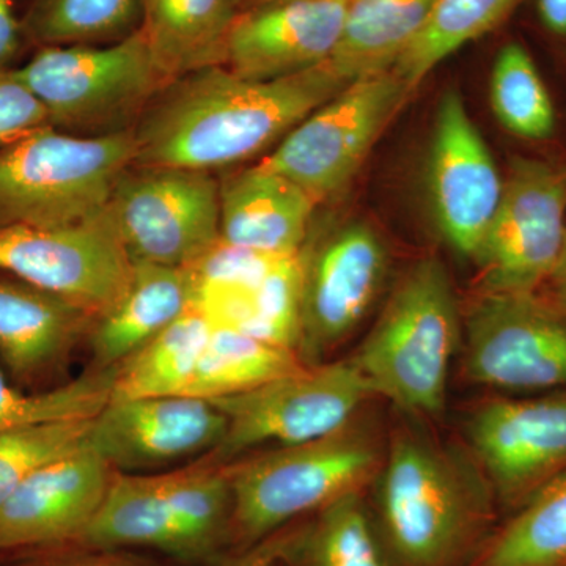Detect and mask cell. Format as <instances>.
<instances>
[{
    "mask_svg": "<svg viewBox=\"0 0 566 566\" xmlns=\"http://www.w3.org/2000/svg\"><path fill=\"white\" fill-rule=\"evenodd\" d=\"M349 82L329 63L273 81L238 76L223 65L167 82L134 129V166L212 172L279 144Z\"/></svg>",
    "mask_w": 566,
    "mask_h": 566,
    "instance_id": "obj_1",
    "label": "cell"
},
{
    "mask_svg": "<svg viewBox=\"0 0 566 566\" xmlns=\"http://www.w3.org/2000/svg\"><path fill=\"white\" fill-rule=\"evenodd\" d=\"M371 486L392 566H461L490 538L497 502L468 449L398 428Z\"/></svg>",
    "mask_w": 566,
    "mask_h": 566,
    "instance_id": "obj_2",
    "label": "cell"
},
{
    "mask_svg": "<svg viewBox=\"0 0 566 566\" xmlns=\"http://www.w3.org/2000/svg\"><path fill=\"white\" fill-rule=\"evenodd\" d=\"M463 342V316L441 260L412 264L378 322L349 359L375 397L412 417L444 412L450 367Z\"/></svg>",
    "mask_w": 566,
    "mask_h": 566,
    "instance_id": "obj_3",
    "label": "cell"
},
{
    "mask_svg": "<svg viewBox=\"0 0 566 566\" xmlns=\"http://www.w3.org/2000/svg\"><path fill=\"white\" fill-rule=\"evenodd\" d=\"M385 453L378 430L357 415L323 438L249 458L227 471L233 527L252 546L294 517L363 493Z\"/></svg>",
    "mask_w": 566,
    "mask_h": 566,
    "instance_id": "obj_4",
    "label": "cell"
},
{
    "mask_svg": "<svg viewBox=\"0 0 566 566\" xmlns=\"http://www.w3.org/2000/svg\"><path fill=\"white\" fill-rule=\"evenodd\" d=\"M134 129L77 136L46 126L0 150V227H62L99 218L136 164Z\"/></svg>",
    "mask_w": 566,
    "mask_h": 566,
    "instance_id": "obj_5",
    "label": "cell"
},
{
    "mask_svg": "<svg viewBox=\"0 0 566 566\" xmlns=\"http://www.w3.org/2000/svg\"><path fill=\"white\" fill-rule=\"evenodd\" d=\"M59 132L103 136L123 132L167 82L147 36L137 29L109 46H46L14 69Z\"/></svg>",
    "mask_w": 566,
    "mask_h": 566,
    "instance_id": "obj_6",
    "label": "cell"
},
{
    "mask_svg": "<svg viewBox=\"0 0 566 566\" xmlns=\"http://www.w3.org/2000/svg\"><path fill=\"white\" fill-rule=\"evenodd\" d=\"M461 371L501 392L566 390V307L549 294L479 293L463 318Z\"/></svg>",
    "mask_w": 566,
    "mask_h": 566,
    "instance_id": "obj_7",
    "label": "cell"
},
{
    "mask_svg": "<svg viewBox=\"0 0 566 566\" xmlns=\"http://www.w3.org/2000/svg\"><path fill=\"white\" fill-rule=\"evenodd\" d=\"M374 397L346 357L304 365L249 392L212 400L227 419L212 460L223 463L264 444L289 447L323 438L352 422Z\"/></svg>",
    "mask_w": 566,
    "mask_h": 566,
    "instance_id": "obj_8",
    "label": "cell"
},
{
    "mask_svg": "<svg viewBox=\"0 0 566 566\" xmlns=\"http://www.w3.org/2000/svg\"><path fill=\"white\" fill-rule=\"evenodd\" d=\"M411 93L392 69L354 80L294 126L260 164L324 202L352 182Z\"/></svg>",
    "mask_w": 566,
    "mask_h": 566,
    "instance_id": "obj_9",
    "label": "cell"
},
{
    "mask_svg": "<svg viewBox=\"0 0 566 566\" xmlns=\"http://www.w3.org/2000/svg\"><path fill=\"white\" fill-rule=\"evenodd\" d=\"M107 211L133 263L188 268L219 240L221 185L202 170L132 166Z\"/></svg>",
    "mask_w": 566,
    "mask_h": 566,
    "instance_id": "obj_10",
    "label": "cell"
},
{
    "mask_svg": "<svg viewBox=\"0 0 566 566\" xmlns=\"http://www.w3.org/2000/svg\"><path fill=\"white\" fill-rule=\"evenodd\" d=\"M566 240V172L513 158L493 222L474 262L479 293H534L545 286Z\"/></svg>",
    "mask_w": 566,
    "mask_h": 566,
    "instance_id": "obj_11",
    "label": "cell"
},
{
    "mask_svg": "<svg viewBox=\"0 0 566 566\" xmlns=\"http://www.w3.org/2000/svg\"><path fill=\"white\" fill-rule=\"evenodd\" d=\"M133 268L109 211L73 226L0 227V273L61 296L95 319L120 300Z\"/></svg>",
    "mask_w": 566,
    "mask_h": 566,
    "instance_id": "obj_12",
    "label": "cell"
},
{
    "mask_svg": "<svg viewBox=\"0 0 566 566\" xmlns=\"http://www.w3.org/2000/svg\"><path fill=\"white\" fill-rule=\"evenodd\" d=\"M465 438L495 502L515 512L566 472V390L488 398L469 417Z\"/></svg>",
    "mask_w": 566,
    "mask_h": 566,
    "instance_id": "obj_13",
    "label": "cell"
},
{
    "mask_svg": "<svg viewBox=\"0 0 566 566\" xmlns=\"http://www.w3.org/2000/svg\"><path fill=\"white\" fill-rule=\"evenodd\" d=\"M300 340L304 365L327 356L357 329L385 285L389 253L365 222H348L304 244Z\"/></svg>",
    "mask_w": 566,
    "mask_h": 566,
    "instance_id": "obj_14",
    "label": "cell"
},
{
    "mask_svg": "<svg viewBox=\"0 0 566 566\" xmlns=\"http://www.w3.org/2000/svg\"><path fill=\"white\" fill-rule=\"evenodd\" d=\"M504 180L463 96L446 92L428 158V197L442 240L461 256L475 260L501 203Z\"/></svg>",
    "mask_w": 566,
    "mask_h": 566,
    "instance_id": "obj_15",
    "label": "cell"
},
{
    "mask_svg": "<svg viewBox=\"0 0 566 566\" xmlns=\"http://www.w3.org/2000/svg\"><path fill=\"white\" fill-rule=\"evenodd\" d=\"M226 416L211 401L188 395L111 400L93 417L88 446L111 468L145 471L214 450Z\"/></svg>",
    "mask_w": 566,
    "mask_h": 566,
    "instance_id": "obj_16",
    "label": "cell"
},
{
    "mask_svg": "<svg viewBox=\"0 0 566 566\" xmlns=\"http://www.w3.org/2000/svg\"><path fill=\"white\" fill-rule=\"evenodd\" d=\"M354 0H274L240 11L222 65L252 81H273L329 61Z\"/></svg>",
    "mask_w": 566,
    "mask_h": 566,
    "instance_id": "obj_17",
    "label": "cell"
},
{
    "mask_svg": "<svg viewBox=\"0 0 566 566\" xmlns=\"http://www.w3.org/2000/svg\"><path fill=\"white\" fill-rule=\"evenodd\" d=\"M114 474L91 446L41 469L0 505V553L82 539Z\"/></svg>",
    "mask_w": 566,
    "mask_h": 566,
    "instance_id": "obj_18",
    "label": "cell"
},
{
    "mask_svg": "<svg viewBox=\"0 0 566 566\" xmlns=\"http://www.w3.org/2000/svg\"><path fill=\"white\" fill-rule=\"evenodd\" d=\"M92 318L61 296L0 273V359L22 385L61 370Z\"/></svg>",
    "mask_w": 566,
    "mask_h": 566,
    "instance_id": "obj_19",
    "label": "cell"
},
{
    "mask_svg": "<svg viewBox=\"0 0 566 566\" xmlns=\"http://www.w3.org/2000/svg\"><path fill=\"white\" fill-rule=\"evenodd\" d=\"M315 207L296 182L256 164L221 186L219 237L251 251L293 255L307 241Z\"/></svg>",
    "mask_w": 566,
    "mask_h": 566,
    "instance_id": "obj_20",
    "label": "cell"
},
{
    "mask_svg": "<svg viewBox=\"0 0 566 566\" xmlns=\"http://www.w3.org/2000/svg\"><path fill=\"white\" fill-rule=\"evenodd\" d=\"M189 268L134 263L132 281L91 334L93 368L120 367L196 304Z\"/></svg>",
    "mask_w": 566,
    "mask_h": 566,
    "instance_id": "obj_21",
    "label": "cell"
},
{
    "mask_svg": "<svg viewBox=\"0 0 566 566\" xmlns=\"http://www.w3.org/2000/svg\"><path fill=\"white\" fill-rule=\"evenodd\" d=\"M142 32L167 80L222 65L241 0H140Z\"/></svg>",
    "mask_w": 566,
    "mask_h": 566,
    "instance_id": "obj_22",
    "label": "cell"
},
{
    "mask_svg": "<svg viewBox=\"0 0 566 566\" xmlns=\"http://www.w3.org/2000/svg\"><path fill=\"white\" fill-rule=\"evenodd\" d=\"M81 542L103 549L153 547L172 556L193 558L164 494L161 476L114 474Z\"/></svg>",
    "mask_w": 566,
    "mask_h": 566,
    "instance_id": "obj_23",
    "label": "cell"
},
{
    "mask_svg": "<svg viewBox=\"0 0 566 566\" xmlns=\"http://www.w3.org/2000/svg\"><path fill=\"white\" fill-rule=\"evenodd\" d=\"M433 6L434 0H354L327 63L348 82L392 69Z\"/></svg>",
    "mask_w": 566,
    "mask_h": 566,
    "instance_id": "obj_24",
    "label": "cell"
},
{
    "mask_svg": "<svg viewBox=\"0 0 566 566\" xmlns=\"http://www.w3.org/2000/svg\"><path fill=\"white\" fill-rule=\"evenodd\" d=\"M211 323L196 304L117 368L111 400L185 395Z\"/></svg>",
    "mask_w": 566,
    "mask_h": 566,
    "instance_id": "obj_25",
    "label": "cell"
},
{
    "mask_svg": "<svg viewBox=\"0 0 566 566\" xmlns=\"http://www.w3.org/2000/svg\"><path fill=\"white\" fill-rule=\"evenodd\" d=\"M304 367L296 352L230 327L211 326L210 337L185 395L212 401L249 392Z\"/></svg>",
    "mask_w": 566,
    "mask_h": 566,
    "instance_id": "obj_26",
    "label": "cell"
},
{
    "mask_svg": "<svg viewBox=\"0 0 566 566\" xmlns=\"http://www.w3.org/2000/svg\"><path fill=\"white\" fill-rule=\"evenodd\" d=\"M472 566H566V472L517 506Z\"/></svg>",
    "mask_w": 566,
    "mask_h": 566,
    "instance_id": "obj_27",
    "label": "cell"
},
{
    "mask_svg": "<svg viewBox=\"0 0 566 566\" xmlns=\"http://www.w3.org/2000/svg\"><path fill=\"white\" fill-rule=\"evenodd\" d=\"M521 0H434L423 28L401 52L392 70L411 88L419 87L447 57L497 28Z\"/></svg>",
    "mask_w": 566,
    "mask_h": 566,
    "instance_id": "obj_28",
    "label": "cell"
},
{
    "mask_svg": "<svg viewBox=\"0 0 566 566\" xmlns=\"http://www.w3.org/2000/svg\"><path fill=\"white\" fill-rule=\"evenodd\" d=\"M292 551L300 566H392L363 493L319 510Z\"/></svg>",
    "mask_w": 566,
    "mask_h": 566,
    "instance_id": "obj_29",
    "label": "cell"
},
{
    "mask_svg": "<svg viewBox=\"0 0 566 566\" xmlns=\"http://www.w3.org/2000/svg\"><path fill=\"white\" fill-rule=\"evenodd\" d=\"M140 0H33L22 33L41 46L118 41L136 32Z\"/></svg>",
    "mask_w": 566,
    "mask_h": 566,
    "instance_id": "obj_30",
    "label": "cell"
},
{
    "mask_svg": "<svg viewBox=\"0 0 566 566\" xmlns=\"http://www.w3.org/2000/svg\"><path fill=\"white\" fill-rule=\"evenodd\" d=\"M495 118L521 139H547L556 128V109L534 59L520 43H509L495 57L490 82Z\"/></svg>",
    "mask_w": 566,
    "mask_h": 566,
    "instance_id": "obj_31",
    "label": "cell"
},
{
    "mask_svg": "<svg viewBox=\"0 0 566 566\" xmlns=\"http://www.w3.org/2000/svg\"><path fill=\"white\" fill-rule=\"evenodd\" d=\"M117 368H93L44 392H22L0 368V430L50 420L95 417L109 403Z\"/></svg>",
    "mask_w": 566,
    "mask_h": 566,
    "instance_id": "obj_32",
    "label": "cell"
},
{
    "mask_svg": "<svg viewBox=\"0 0 566 566\" xmlns=\"http://www.w3.org/2000/svg\"><path fill=\"white\" fill-rule=\"evenodd\" d=\"M161 482L192 557L208 556L232 524L233 499L227 472L163 475Z\"/></svg>",
    "mask_w": 566,
    "mask_h": 566,
    "instance_id": "obj_33",
    "label": "cell"
},
{
    "mask_svg": "<svg viewBox=\"0 0 566 566\" xmlns=\"http://www.w3.org/2000/svg\"><path fill=\"white\" fill-rule=\"evenodd\" d=\"M93 417L0 430V505L32 475L88 446Z\"/></svg>",
    "mask_w": 566,
    "mask_h": 566,
    "instance_id": "obj_34",
    "label": "cell"
},
{
    "mask_svg": "<svg viewBox=\"0 0 566 566\" xmlns=\"http://www.w3.org/2000/svg\"><path fill=\"white\" fill-rule=\"evenodd\" d=\"M303 249L282 256L248 301L240 333L296 352L300 340Z\"/></svg>",
    "mask_w": 566,
    "mask_h": 566,
    "instance_id": "obj_35",
    "label": "cell"
},
{
    "mask_svg": "<svg viewBox=\"0 0 566 566\" xmlns=\"http://www.w3.org/2000/svg\"><path fill=\"white\" fill-rule=\"evenodd\" d=\"M282 256L255 252L219 240L188 266L197 289H255Z\"/></svg>",
    "mask_w": 566,
    "mask_h": 566,
    "instance_id": "obj_36",
    "label": "cell"
},
{
    "mask_svg": "<svg viewBox=\"0 0 566 566\" xmlns=\"http://www.w3.org/2000/svg\"><path fill=\"white\" fill-rule=\"evenodd\" d=\"M50 125L40 99L14 70H0V150Z\"/></svg>",
    "mask_w": 566,
    "mask_h": 566,
    "instance_id": "obj_37",
    "label": "cell"
},
{
    "mask_svg": "<svg viewBox=\"0 0 566 566\" xmlns=\"http://www.w3.org/2000/svg\"><path fill=\"white\" fill-rule=\"evenodd\" d=\"M14 2L17 0H0V70L9 69L10 62L20 52L24 36Z\"/></svg>",
    "mask_w": 566,
    "mask_h": 566,
    "instance_id": "obj_38",
    "label": "cell"
},
{
    "mask_svg": "<svg viewBox=\"0 0 566 566\" xmlns=\"http://www.w3.org/2000/svg\"><path fill=\"white\" fill-rule=\"evenodd\" d=\"M292 543L290 536H268L223 566H273L279 558L289 554Z\"/></svg>",
    "mask_w": 566,
    "mask_h": 566,
    "instance_id": "obj_39",
    "label": "cell"
},
{
    "mask_svg": "<svg viewBox=\"0 0 566 566\" xmlns=\"http://www.w3.org/2000/svg\"><path fill=\"white\" fill-rule=\"evenodd\" d=\"M536 9L547 31L566 36V0H536Z\"/></svg>",
    "mask_w": 566,
    "mask_h": 566,
    "instance_id": "obj_40",
    "label": "cell"
},
{
    "mask_svg": "<svg viewBox=\"0 0 566 566\" xmlns=\"http://www.w3.org/2000/svg\"><path fill=\"white\" fill-rule=\"evenodd\" d=\"M545 286H547V294L566 307V240L560 259H558L556 268L547 279Z\"/></svg>",
    "mask_w": 566,
    "mask_h": 566,
    "instance_id": "obj_41",
    "label": "cell"
},
{
    "mask_svg": "<svg viewBox=\"0 0 566 566\" xmlns=\"http://www.w3.org/2000/svg\"><path fill=\"white\" fill-rule=\"evenodd\" d=\"M29 566H132V565H118V564H84V562H51V564H36Z\"/></svg>",
    "mask_w": 566,
    "mask_h": 566,
    "instance_id": "obj_42",
    "label": "cell"
},
{
    "mask_svg": "<svg viewBox=\"0 0 566 566\" xmlns=\"http://www.w3.org/2000/svg\"><path fill=\"white\" fill-rule=\"evenodd\" d=\"M253 6H259V3L274 2V0H251Z\"/></svg>",
    "mask_w": 566,
    "mask_h": 566,
    "instance_id": "obj_43",
    "label": "cell"
}]
</instances>
